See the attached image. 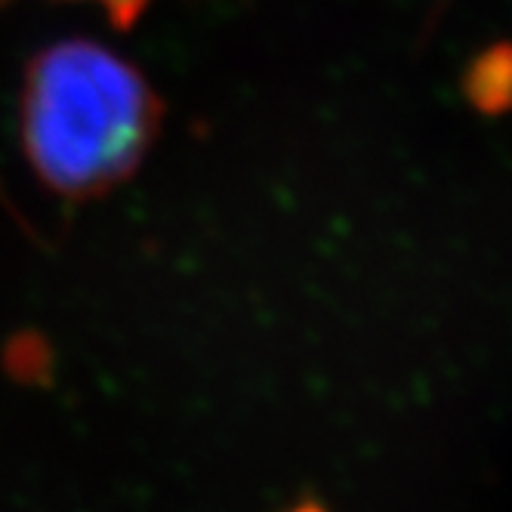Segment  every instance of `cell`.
<instances>
[{
  "label": "cell",
  "mask_w": 512,
  "mask_h": 512,
  "mask_svg": "<svg viewBox=\"0 0 512 512\" xmlns=\"http://www.w3.org/2000/svg\"><path fill=\"white\" fill-rule=\"evenodd\" d=\"M297 512H321V509H315V506H303V509H297Z\"/></svg>",
  "instance_id": "obj_4"
},
{
  "label": "cell",
  "mask_w": 512,
  "mask_h": 512,
  "mask_svg": "<svg viewBox=\"0 0 512 512\" xmlns=\"http://www.w3.org/2000/svg\"><path fill=\"white\" fill-rule=\"evenodd\" d=\"M164 102L136 65L68 38L28 62L19 108L25 158L62 198H99L127 182L161 133Z\"/></svg>",
  "instance_id": "obj_1"
},
{
  "label": "cell",
  "mask_w": 512,
  "mask_h": 512,
  "mask_svg": "<svg viewBox=\"0 0 512 512\" xmlns=\"http://www.w3.org/2000/svg\"><path fill=\"white\" fill-rule=\"evenodd\" d=\"M0 4H4V0H0ZM93 4H99L115 25L130 28L142 16V10L152 4V0H93Z\"/></svg>",
  "instance_id": "obj_3"
},
{
  "label": "cell",
  "mask_w": 512,
  "mask_h": 512,
  "mask_svg": "<svg viewBox=\"0 0 512 512\" xmlns=\"http://www.w3.org/2000/svg\"><path fill=\"white\" fill-rule=\"evenodd\" d=\"M463 93L482 115L512 112V44H494L472 59Z\"/></svg>",
  "instance_id": "obj_2"
}]
</instances>
